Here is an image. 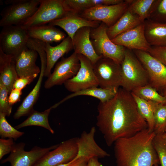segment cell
<instances>
[{
  "mask_svg": "<svg viewBox=\"0 0 166 166\" xmlns=\"http://www.w3.org/2000/svg\"><path fill=\"white\" fill-rule=\"evenodd\" d=\"M132 0H125L117 5L98 6L86 9L79 15L86 19L105 23L109 27L113 25L128 9Z\"/></svg>",
  "mask_w": 166,
  "mask_h": 166,
  "instance_id": "7",
  "label": "cell"
},
{
  "mask_svg": "<svg viewBox=\"0 0 166 166\" xmlns=\"http://www.w3.org/2000/svg\"><path fill=\"white\" fill-rule=\"evenodd\" d=\"M148 19L156 22L166 23V0H160Z\"/></svg>",
  "mask_w": 166,
  "mask_h": 166,
  "instance_id": "36",
  "label": "cell"
},
{
  "mask_svg": "<svg viewBox=\"0 0 166 166\" xmlns=\"http://www.w3.org/2000/svg\"><path fill=\"white\" fill-rule=\"evenodd\" d=\"M90 158L85 157H81L75 160L73 159L69 166H88V163Z\"/></svg>",
  "mask_w": 166,
  "mask_h": 166,
  "instance_id": "41",
  "label": "cell"
},
{
  "mask_svg": "<svg viewBox=\"0 0 166 166\" xmlns=\"http://www.w3.org/2000/svg\"><path fill=\"white\" fill-rule=\"evenodd\" d=\"M80 66L78 55L75 52L68 57H63L57 63L53 72L45 82V88L64 84L77 74Z\"/></svg>",
  "mask_w": 166,
  "mask_h": 166,
  "instance_id": "13",
  "label": "cell"
},
{
  "mask_svg": "<svg viewBox=\"0 0 166 166\" xmlns=\"http://www.w3.org/2000/svg\"><path fill=\"white\" fill-rule=\"evenodd\" d=\"M78 137H74L59 144L55 149L45 154L33 166H57L68 163L76 156Z\"/></svg>",
  "mask_w": 166,
  "mask_h": 166,
  "instance_id": "9",
  "label": "cell"
},
{
  "mask_svg": "<svg viewBox=\"0 0 166 166\" xmlns=\"http://www.w3.org/2000/svg\"><path fill=\"white\" fill-rule=\"evenodd\" d=\"M147 73L149 84L156 90L166 87V67L148 52L132 50Z\"/></svg>",
  "mask_w": 166,
  "mask_h": 166,
  "instance_id": "14",
  "label": "cell"
},
{
  "mask_svg": "<svg viewBox=\"0 0 166 166\" xmlns=\"http://www.w3.org/2000/svg\"><path fill=\"white\" fill-rule=\"evenodd\" d=\"M29 38L27 29L22 26L2 27L0 34V48L15 59L27 47Z\"/></svg>",
  "mask_w": 166,
  "mask_h": 166,
  "instance_id": "6",
  "label": "cell"
},
{
  "mask_svg": "<svg viewBox=\"0 0 166 166\" xmlns=\"http://www.w3.org/2000/svg\"><path fill=\"white\" fill-rule=\"evenodd\" d=\"M111 40L116 44L132 50L148 52L151 47L145 36L144 22Z\"/></svg>",
  "mask_w": 166,
  "mask_h": 166,
  "instance_id": "15",
  "label": "cell"
},
{
  "mask_svg": "<svg viewBox=\"0 0 166 166\" xmlns=\"http://www.w3.org/2000/svg\"><path fill=\"white\" fill-rule=\"evenodd\" d=\"M9 94L6 87L0 82V113L9 116L12 112V106L9 102Z\"/></svg>",
  "mask_w": 166,
  "mask_h": 166,
  "instance_id": "35",
  "label": "cell"
},
{
  "mask_svg": "<svg viewBox=\"0 0 166 166\" xmlns=\"http://www.w3.org/2000/svg\"><path fill=\"white\" fill-rule=\"evenodd\" d=\"M160 0H132L128 9L137 16L142 22L148 19Z\"/></svg>",
  "mask_w": 166,
  "mask_h": 166,
  "instance_id": "28",
  "label": "cell"
},
{
  "mask_svg": "<svg viewBox=\"0 0 166 166\" xmlns=\"http://www.w3.org/2000/svg\"><path fill=\"white\" fill-rule=\"evenodd\" d=\"M98 158L96 157L90 158L88 162V166H102L98 161Z\"/></svg>",
  "mask_w": 166,
  "mask_h": 166,
  "instance_id": "42",
  "label": "cell"
},
{
  "mask_svg": "<svg viewBox=\"0 0 166 166\" xmlns=\"http://www.w3.org/2000/svg\"><path fill=\"white\" fill-rule=\"evenodd\" d=\"M121 65L123 88L131 92L137 88L149 84L147 71L132 50L125 48Z\"/></svg>",
  "mask_w": 166,
  "mask_h": 166,
  "instance_id": "3",
  "label": "cell"
},
{
  "mask_svg": "<svg viewBox=\"0 0 166 166\" xmlns=\"http://www.w3.org/2000/svg\"><path fill=\"white\" fill-rule=\"evenodd\" d=\"M96 125L106 145L112 146L117 139L132 136L148 128L131 93L119 88L109 100L97 106Z\"/></svg>",
  "mask_w": 166,
  "mask_h": 166,
  "instance_id": "1",
  "label": "cell"
},
{
  "mask_svg": "<svg viewBox=\"0 0 166 166\" xmlns=\"http://www.w3.org/2000/svg\"><path fill=\"white\" fill-rule=\"evenodd\" d=\"M18 78L14 58L5 53L0 48V82L6 87L9 94Z\"/></svg>",
  "mask_w": 166,
  "mask_h": 166,
  "instance_id": "22",
  "label": "cell"
},
{
  "mask_svg": "<svg viewBox=\"0 0 166 166\" xmlns=\"http://www.w3.org/2000/svg\"><path fill=\"white\" fill-rule=\"evenodd\" d=\"M6 116L0 113V136L1 138H8L16 140L23 135L24 132L17 130L12 127L7 121Z\"/></svg>",
  "mask_w": 166,
  "mask_h": 166,
  "instance_id": "33",
  "label": "cell"
},
{
  "mask_svg": "<svg viewBox=\"0 0 166 166\" xmlns=\"http://www.w3.org/2000/svg\"><path fill=\"white\" fill-rule=\"evenodd\" d=\"M96 132V128L93 126L88 132L83 131L80 136L78 137V151L74 158V160L81 157L103 158L110 156V154L100 147L96 142L94 139Z\"/></svg>",
  "mask_w": 166,
  "mask_h": 166,
  "instance_id": "17",
  "label": "cell"
},
{
  "mask_svg": "<svg viewBox=\"0 0 166 166\" xmlns=\"http://www.w3.org/2000/svg\"><path fill=\"white\" fill-rule=\"evenodd\" d=\"M108 28L102 22L97 27L91 28V41L97 55L111 59L121 65L124 58L125 48L113 42L107 34Z\"/></svg>",
  "mask_w": 166,
  "mask_h": 166,
  "instance_id": "5",
  "label": "cell"
},
{
  "mask_svg": "<svg viewBox=\"0 0 166 166\" xmlns=\"http://www.w3.org/2000/svg\"><path fill=\"white\" fill-rule=\"evenodd\" d=\"M154 117V131L156 134H164L166 127V103L156 104Z\"/></svg>",
  "mask_w": 166,
  "mask_h": 166,
  "instance_id": "32",
  "label": "cell"
},
{
  "mask_svg": "<svg viewBox=\"0 0 166 166\" xmlns=\"http://www.w3.org/2000/svg\"><path fill=\"white\" fill-rule=\"evenodd\" d=\"M148 52L166 67V47L151 46Z\"/></svg>",
  "mask_w": 166,
  "mask_h": 166,
  "instance_id": "37",
  "label": "cell"
},
{
  "mask_svg": "<svg viewBox=\"0 0 166 166\" xmlns=\"http://www.w3.org/2000/svg\"><path fill=\"white\" fill-rule=\"evenodd\" d=\"M40 0H7L1 13L0 26H23L38 9Z\"/></svg>",
  "mask_w": 166,
  "mask_h": 166,
  "instance_id": "4",
  "label": "cell"
},
{
  "mask_svg": "<svg viewBox=\"0 0 166 166\" xmlns=\"http://www.w3.org/2000/svg\"><path fill=\"white\" fill-rule=\"evenodd\" d=\"M78 55L80 63L79 70L74 76L64 84L65 88L72 93L99 86L91 61L83 55Z\"/></svg>",
  "mask_w": 166,
  "mask_h": 166,
  "instance_id": "12",
  "label": "cell"
},
{
  "mask_svg": "<svg viewBox=\"0 0 166 166\" xmlns=\"http://www.w3.org/2000/svg\"><path fill=\"white\" fill-rule=\"evenodd\" d=\"M52 109L51 106L42 112L34 109L26 120L15 126V128L18 129L28 126H39L47 129L53 134L54 131L50 126L48 121V116Z\"/></svg>",
  "mask_w": 166,
  "mask_h": 166,
  "instance_id": "27",
  "label": "cell"
},
{
  "mask_svg": "<svg viewBox=\"0 0 166 166\" xmlns=\"http://www.w3.org/2000/svg\"><path fill=\"white\" fill-rule=\"evenodd\" d=\"M164 134H156L152 141L161 166H166V138Z\"/></svg>",
  "mask_w": 166,
  "mask_h": 166,
  "instance_id": "34",
  "label": "cell"
},
{
  "mask_svg": "<svg viewBox=\"0 0 166 166\" xmlns=\"http://www.w3.org/2000/svg\"><path fill=\"white\" fill-rule=\"evenodd\" d=\"M144 33L146 39L151 46L166 47V23L146 20Z\"/></svg>",
  "mask_w": 166,
  "mask_h": 166,
  "instance_id": "24",
  "label": "cell"
},
{
  "mask_svg": "<svg viewBox=\"0 0 166 166\" xmlns=\"http://www.w3.org/2000/svg\"><path fill=\"white\" fill-rule=\"evenodd\" d=\"M164 136H165V135H164ZM165 138H166V137L165 136Z\"/></svg>",
  "mask_w": 166,
  "mask_h": 166,
  "instance_id": "46",
  "label": "cell"
},
{
  "mask_svg": "<svg viewBox=\"0 0 166 166\" xmlns=\"http://www.w3.org/2000/svg\"><path fill=\"white\" fill-rule=\"evenodd\" d=\"M58 144L43 148L35 146L27 151L25 150L24 143H15L9 155L2 160L0 163L4 164L8 162L11 166H33L42 156L56 148Z\"/></svg>",
  "mask_w": 166,
  "mask_h": 166,
  "instance_id": "11",
  "label": "cell"
},
{
  "mask_svg": "<svg viewBox=\"0 0 166 166\" xmlns=\"http://www.w3.org/2000/svg\"><path fill=\"white\" fill-rule=\"evenodd\" d=\"M38 54L41 62V71L38 79L32 90L17 109L13 116L14 119H18L22 117L29 115L34 110L33 107L38 98L47 65L46 55L44 50H39Z\"/></svg>",
  "mask_w": 166,
  "mask_h": 166,
  "instance_id": "16",
  "label": "cell"
},
{
  "mask_svg": "<svg viewBox=\"0 0 166 166\" xmlns=\"http://www.w3.org/2000/svg\"><path fill=\"white\" fill-rule=\"evenodd\" d=\"M43 44L47 58V65L44 76L48 77L57 61L73 49V45L72 39L68 36L55 46H52L50 44L43 42Z\"/></svg>",
  "mask_w": 166,
  "mask_h": 166,
  "instance_id": "21",
  "label": "cell"
},
{
  "mask_svg": "<svg viewBox=\"0 0 166 166\" xmlns=\"http://www.w3.org/2000/svg\"><path fill=\"white\" fill-rule=\"evenodd\" d=\"M164 135L166 137V129H165Z\"/></svg>",
  "mask_w": 166,
  "mask_h": 166,
  "instance_id": "44",
  "label": "cell"
},
{
  "mask_svg": "<svg viewBox=\"0 0 166 166\" xmlns=\"http://www.w3.org/2000/svg\"><path fill=\"white\" fill-rule=\"evenodd\" d=\"M139 18L128 9L112 26L108 28L107 34L111 40L142 23Z\"/></svg>",
  "mask_w": 166,
  "mask_h": 166,
  "instance_id": "25",
  "label": "cell"
},
{
  "mask_svg": "<svg viewBox=\"0 0 166 166\" xmlns=\"http://www.w3.org/2000/svg\"><path fill=\"white\" fill-rule=\"evenodd\" d=\"M27 30L30 38L50 44L59 42L66 38L63 32L49 25L34 26Z\"/></svg>",
  "mask_w": 166,
  "mask_h": 166,
  "instance_id": "23",
  "label": "cell"
},
{
  "mask_svg": "<svg viewBox=\"0 0 166 166\" xmlns=\"http://www.w3.org/2000/svg\"><path fill=\"white\" fill-rule=\"evenodd\" d=\"M15 144L12 138L0 139V159L5 155L10 153Z\"/></svg>",
  "mask_w": 166,
  "mask_h": 166,
  "instance_id": "38",
  "label": "cell"
},
{
  "mask_svg": "<svg viewBox=\"0 0 166 166\" xmlns=\"http://www.w3.org/2000/svg\"><path fill=\"white\" fill-rule=\"evenodd\" d=\"M153 166H158V164H156L154 165Z\"/></svg>",
  "mask_w": 166,
  "mask_h": 166,
  "instance_id": "45",
  "label": "cell"
},
{
  "mask_svg": "<svg viewBox=\"0 0 166 166\" xmlns=\"http://www.w3.org/2000/svg\"><path fill=\"white\" fill-rule=\"evenodd\" d=\"M99 86L102 88H119L121 86V64L112 59L102 57L93 65Z\"/></svg>",
  "mask_w": 166,
  "mask_h": 166,
  "instance_id": "8",
  "label": "cell"
},
{
  "mask_svg": "<svg viewBox=\"0 0 166 166\" xmlns=\"http://www.w3.org/2000/svg\"><path fill=\"white\" fill-rule=\"evenodd\" d=\"M136 102L138 109L142 117L146 121L150 132L154 131V112L157 103L142 99L131 93Z\"/></svg>",
  "mask_w": 166,
  "mask_h": 166,
  "instance_id": "29",
  "label": "cell"
},
{
  "mask_svg": "<svg viewBox=\"0 0 166 166\" xmlns=\"http://www.w3.org/2000/svg\"><path fill=\"white\" fill-rule=\"evenodd\" d=\"M65 12L62 0H40L36 11L22 26L27 29L34 26L45 25L62 18Z\"/></svg>",
  "mask_w": 166,
  "mask_h": 166,
  "instance_id": "10",
  "label": "cell"
},
{
  "mask_svg": "<svg viewBox=\"0 0 166 166\" xmlns=\"http://www.w3.org/2000/svg\"><path fill=\"white\" fill-rule=\"evenodd\" d=\"M91 28L85 27L78 30L72 39L74 52L83 55L89 59L93 65L102 57L95 52L90 40Z\"/></svg>",
  "mask_w": 166,
  "mask_h": 166,
  "instance_id": "20",
  "label": "cell"
},
{
  "mask_svg": "<svg viewBox=\"0 0 166 166\" xmlns=\"http://www.w3.org/2000/svg\"><path fill=\"white\" fill-rule=\"evenodd\" d=\"M66 12L80 14L84 10L97 6V0H62Z\"/></svg>",
  "mask_w": 166,
  "mask_h": 166,
  "instance_id": "31",
  "label": "cell"
},
{
  "mask_svg": "<svg viewBox=\"0 0 166 166\" xmlns=\"http://www.w3.org/2000/svg\"><path fill=\"white\" fill-rule=\"evenodd\" d=\"M156 134L148 128L114 143L116 166H153L159 160L152 141Z\"/></svg>",
  "mask_w": 166,
  "mask_h": 166,
  "instance_id": "2",
  "label": "cell"
},
{
  "mask_svg": "<svg viewBox=\"0 0 166 166\" xmlns=\"http://www.w3.org/2000/svg\"><path fill=\"white\" fill-rule=\"evenodd\" d=\"M22 92L21 90L13 89L9 94L8 101L10 104L12 106L20 100Z\"/></svg>",
  "mask_w": 166,
  "mask_h": 166,
  "instance_id": "40",
  "label": "cell"
},
{
  "mask_svg": "<svg viewBox=\"0 0 166 166\" xmlns=\"http://www.w3.org/2000/svg\"><path fill=\"white\" fill-rule=\"evenodd\" d=\"M100 23V22L87 20L79 14L66 12L63 17L50 22L49 25L61 28L72 39L75 33L80 28L85 27L95 28Z\"/></svg>",
  "mask_w": 166,
  "mask_h": 166,
  "instance_id": "18",
  "label": "cell"
},
{
  "mask_svg": "<svg viewBox=\"0 0 166 166\" xmlns=\"http://www.w3.org/2000/svg\"><path fill=\"white\" fill-rule=\"evenodd\" d=\"M131 93L144 100L157 103H166V98L160 95L157 90L149 84L137 88Z\"/></svg>",
  "mask_w": 166,
  "mask_h": 166,
  "instance_id": "30",
  "label": "cell"
},
{
  "mask_svg": "<svg viewBox=\"0 0 166 166\" xmlns=\"http://www.w3.org/2000/svg\"><path fill=\"white\" fill-rule=\"evenodd\" d=\"M38 52L26 47L15 58V66L18 77H33L36 78L41 70L36 63Z\"/></svg>",
  "mask_w": 166,
  "mask_h": 166,
  "instance_id": "19",
  "label": "cell"
},
{
  "mask_svg": "<svg viewBox=\"0 0 166 166\" xmlns=\"http://www.w3.org/2000/svg\"><path fill=\"white\" fill-rule=\"evenodd\" d=\"M164 96L166 98V87L164 89Z\"/></svg>",
  "mask_w": 166,
  "mask_h": 166,
  "instance_id": "43",
  "label": "cell"
},
{
  "mask_svg": "<svg viewBox=\"0 0 166 166\" xmlns=\"http://www.w3.org/2000/svg\"><path fill=\"white\" fill-rule=\"evenodd\" d=\"M35 78L33 77H18L15 81L13 89L22 90L28 85L32 82Z\"/></svg>",
  "mask_w": 166,
  "mask_h": 166,
  "instance_id": "39",
  "label": "cell"
},
{
  "mask_svg": "<svg viewBox=\"0 0 166 166\" xmlns=\"http://www.w3.org/2000/svg\"><path fill=\"white\" fill-rule=\"evenodd\" d=\"M119 88H102L101 87L90 88L77 92L73 93L67 96L59 102L52 106L55 108L66 101L79 96H91L98 99L100 102L107 101L113 98L117 93Z\"/></svg>",
  "mask_w": 166,
  "mask_h": 166,
  "instance_id": "26",
  "label": "cell"
}]
</instances>
